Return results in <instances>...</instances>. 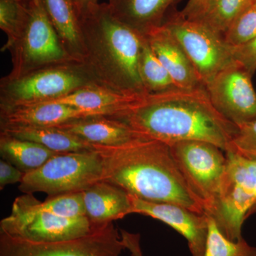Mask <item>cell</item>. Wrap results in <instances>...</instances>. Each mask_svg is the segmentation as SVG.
Segmentation results:
<instances>
[{
    "label": "cell",
    "mask_w": 256,
    "mask_h": 256,
    "mask_svg": "<svg viewBox=\"0 0 256 256\" xmlns=\"http://www.w3.org/2000/svg\"><path fill=\"white\" fill-rule=\"evenodd\" d=\"M108 117L126 124L143 139L170 146L204 141L225 152L238 131V126L215 108L206 89L148 94Z\"/></svg>",
    "instance_id": "cell-1"
},
{
    "label": "cell",
    "mask_w": 256,
    "mask_h": 256,
    "mask_svg": "<svg viewBox=\"0 0 256 256\" xmlns=\"http://www.w3.org/2000/svg\"><path fill=\"white\" fill-rule=\"evenodd\" d=\"M94 146L104 162V181L144 201L206 214L178 168L170 144L140 138L122 146Z\"/></svg>",
    "instance_id": "cell-2"
},
{
    "label": "cell",
    "mask_w": 256,
    "mask_h": 256,
    "mask_svg": "<svg viewBox=\"0 0 256 256\" xmlns=\"http://www.w3.org/2000/svg\"><path fill=\"white\" fill-rule=\"evenodd\" d=\"M85 58L96 82L122 95H148L140 74L144 35L121 22L108 4L98 3L78 14Z\"/></svg>",
    "instance_id": "cell-3"
},
{
    "label": "cell",
    "mask_w": 256,
    "mask_h": 256,
    "mask_svg": "<svg viewBox=\"0 0 256 256\" xmlns=\"http://www.w3.org/2000/svg\"><path fill=\"white\" fill-rule=\"evenodd\" d=\"M26 15L18 36L2 50L11 54L12 69L8 79L74 62L60 44L42 0H26Z\"/></svg>",
    "instance_id": "cell-4"
},
{
    "label": "cell",
    "mask_w": 256,
    "mask_h": 256,
    "mask_svg": "<svg viewBox=\"0 0 256 256\" xmlns=\"http://www.w3.org/2000/svg\"><path fill=\"white\" fill-rule=\"evenodd\" d=\"M98 85L84 64L56 66L15 79L2 78L0 109L44 104ZM99 86V85H98Z\"/></svg>",
    "instance_id": "cell-5"
},
{
    "label": "cell",
    "mask_w": 256,
    "mask_h": 256,
    "mask_svg": "<svg viewBox=\"0 0 256 256\" xmlns=\"http://www.w3.org/2000/svg\"><path fill=\"white\" fill-rule=\"evenodd\" d=\"M104 162L96 150L62 153L25 174L20 190L24 194L43 192L48 196L80 193L104 181Z\"/></svg>",
    "instance_id": "cell-6"
},
{
    "label": "cell",
    "mask_w": 256,
    "mask_h": 256,
    "mask_svg": "<svg viewBox=\"0 0 256 256\" xmlns=\"http://www.w3.org/2000/svg\"><path fill=\"white\" fill-rule=\"evenodd\" d=\"M226 166L220 193L208 216L214 220L224 236L232 242L242 240L248 214L256 203V161L233 152H226Z\"/></svg>",
    "instance_id": "cell-7"
},
{
    "label": "cell",
    "mask_w": 256,
    "mask_h": 256,
    "mask_svg": "<svg viewBox=\"0 0 256 256\" xmlns=\"http://www.w3.org/2000/svg\"><path fill=\"white\" fill-rule=\"evenodd\" d=\"M94 229L87 217L65 218L44 210L33 194L16 198L11 215L0 223V234L37 242L72 240Z\"/></svg>",
    "instance_id": "cell-8"
},
{
    "label": "cell",
    "mask_w": 256,
    "mask_h": 256,
    "mask_svg": "<svg viewBox=\"0 0 256 256\" xmlns=\"http://www.w3.org/2000/svg\"><path fill=\"white\" fill-rule=\"evenodd\" d=\"M162 26L183 47L205 87L217 74L236 62L232 47L226 43L222 34L204 24L185 18L181 12H173Z\"/></svg>",
    "instance_id": "cell-9"
},
{
    "label": "cell",
    "mask_w": 256,
    "mask_h": 256,
    "mask_svg": "<svg viewBox=\"0 0 256 256\" xmlns=\"http://www.w3.org/2000/svg\"><path fill=\"white\" fill-rule=\"evenodd\" d=\"M170 146L188 186L210 214L226 166L225 152L214 144L200 140L182 141Z\"/></svg>",
    "instance_id": "cell-10"
},
{
    "label": "cell",
    "mask_w": 256,
    "mask_h": 256,
    "mask_svg": "<svg viewBox=\"0 0 256 256\" xmlns=\"http://www.w3.org/2000/svg\"><path fill=\"white\" fill-rule=\"evenodd\" d=\"M124 250L114 223L64 242H32L0 234V256H120Z\"/></svg>",
    "instance_id": "cell-11"
},
{
    "label": "cell",
    "mask_w": 256,
    "mask_h": 256,
    "mask_svg": "<svg viewBox=\"0 0 256 256\" xmlns=\"http://www.w3.org/2000/svg\"><path fill=\"white\" fill-rule=\"evenodd\" d=\"M252 77L235 62L217 74L206 86L215 108L237 126L256 120V92Z\"/></svg>",
    "instance_id": "cell-12"
},
{
    "label": "cell",
    "mask_w": 256,
    "mask_h": 256,
    "mask_svg": "<svg viewBox=\"0 0 256 256\" xmlns=\"http://www.w3.org/2000/svg\"><path fill=\"white\" fill-rule=\"evenodd\" d=\"M130 197L131 213L150 216L170 226L186 239L192 256H204L210 232V217L206 214H200L178 205Z\"/></svg>",
    "instance_id": "cell-13"
},
{
    "label": "cell",
    "mask_w": 256,
    "mask_h": 256,
    "mask_svg": "<svg viewBox=\"0 0 256 256\" xmlns=\"http://www.w3.org/2000/svg\"><path fill=\"white\" fill-rule=\"evenodd\" d=\"M146 37L156 57L182 88L206 89L183 47L168 28L162 26Z\"/></svg>",
    "instance_id": "cell-14"
},
{
    "label": "cell",
    "mask_w": 256,
    "mask_h": 256,
    "mask_svg": "<svg viewBox=\"0 0 256 256\" xmlns=\"http://www.w3.org/2000/svg\"><path fill=\"white\" fill-rule=\"evenodd\" d=\"M182 0H109L111 13L144 36L161 28Z\"/></svg>",
    "instance_id": "cell-15"
},
{
    "label": "cell",
    "mask_w": 256,
    "mask_h": 256,
    "mask_svg": "<svg viewBox=\"0 0 256 256\" xmlns=\"http://www.w3.org/2000/svg\"><path fill=\"white\" fill-rule=\"evenodd\" d=\"M82 196L86 217L94 228L132 214L130 195L112 184L101 181L82 192Z\"/></svg>",
    "instance_id": "cell-16"
},
{
    "label": "cell",
    "mask_w": 256,
    "mask_h": 256,
    "mask_svg": "<svg viewBox=\"0 0 256 256\" xmlns=\"http://www.w3.org/2000/svg\"><path fill=\"white\" fill-rule=\"evenodd\" d=\"M94 114L56 102H44L35 105L0 109V122L2 126L56 127Z\"/></svg>",
    "instance_id": "cell-17"
},
{
    "label": "cell",
    "mask_w": 256,
    "mask_h": 256,
    "mask_svg": "<svg viewBox=\"0 0 256 256\" xmlns=\"http://www.w3.org/2000/svg\"><path fill=\"white\" fill-rule=\"evenodd\" d=\"M56 128L98 146H122L141 138L126 124L108 116L84 118Z\"/></svg>",
    "instance_id": "cell-18"
},
{
    "label": "cell",
    "mask_w": 256,
    "mask_h": 256,
    "mask_svg": "<svg viewBox=\"0 0 256 256\" xmlns=\"http://www.w3.org/2000/svg\"><path fill=\"white\" fill-rule=\"evenodd\" d=\"M42 2L62 46L74 62L82 64L85 50L74 0H42Z\"/></svg>",
    "instance_id": "cell-19"
},
{
    "label": "cell",
    "mask_w": 256,
    "mask_h": 256,
    "mask_svg": "<svg viewBox=\"0 0 256 256\" xmlns=\"http://www.w3.org/2000/svg\"><path fill=\"white\" fill-rule=\"evenodd\" d=\"M138 98H139L122 95L96 85L82 88L70 95L48 102L72 106L94 116H110L122 110Z\"/></svg>",
    "instance_id": "cell-20"
},
{
    "label": "cell",
    "mask_w": 256,
    "mask_h": 256,
    "mask_svg": "<svg viewBox=\"0 0 256 256\" xmlns=\"http://www.w3.org/2000/svg\"><path fill=\"white\" fill-rule=\"evenodd\" d=\"M1 131L20 139L38 143L60 154L95 150L94 144L56 127L2 126Z\"/></svg>",
    "instance_id": "cell-21"
},
{
    "label": "cell",
    "mask_w": 256,
    "mask_h": 256,
    "mask_svg": "<svg viewBox=\"0 0 256 256\" xmlns=\"http://www.w3.org/2000/svg\"><path fill=\"white\" fill-rule=\"evenodd\" d=\"M0 154L2 159L26 174L41 168L60 153L50 150L38 143L20 139L1 131Z\"/></svg>",
    "instance_id": "cell-22"
},
{
    "label": "cell",
    "mask_w": 256,
    "mask_h": 256,
    "mask_svg": "<svg viewBox=\"0 0 256 256\" xmlns=\"http://www.w3.org/2000/svg\"><path fill=\"white\" fill-rule=\"evenodd\" d=\"M140 68L148 94H164L183 89L174 82L160 62L146 36L143 42Z\"/></svg>",
    "instance_id": "cell-23"
},
{
    "label": "cell",
    "mask_w": 256,
    "mask_h": 256,
    "mask_svg": "<svg viewBox=\"0 0 256 256\" xmlns=\"http://www.w3.org/2000/svg\"><path fill=\"white\" fill-rule=\"evenodd\" d=\"M248 0H206L196 18L224 36L236 18L250 6Z\"/></svg>",
    "instance_id": "cell-24"
},
{
    "label": "cell",
    "mask_w": 256,
    "mask_h": 256,
    "mask_svg": "<svg viewBox=\"0 0 256 256\" xmlns=\"http://www.w3.org/2000/svg\"><path fill=\"white\" fill-rule=\"evenodd\" d=\"M210 232L204 256H256V248L244 238L232 242L220 232L214 220L210 216Z\"/></svg>",
    "instance_id": "cell-25"
},
{
    "label": "cell",
    "mask_w": 256,
    "mask_h": 256,
    "mask_svg": "<svg viewBox=\"0 0 256 256\" xmlns=\"http://www.w3.org/2000/svg\"><path fill=\"white\" fill-rule=\"evenodd\" d=\"M224 40L229 46H242L256 37V6L252 4L236 18L228 31L224 34Z\"/></svg>",
    "instance_id": "cell-26"
},
{
    "label": "cell",
    "mask_w": 256,
    "mask_h": 256,
    "mask_svg": "<svg viewBox=\"0 0 256 256\" xmlns=\"http://www.w3.org/2000/svg\"><path fill=\"white\" fill-rule=\"evenodd\" d=\"M26 15V0H0V28L12 42L21 30Z\"/></svg>",
    "instance_id": "cell-27"
},
{
    "label": "cell",
    "mask_w": 256,
    "mask_h": 256,
    "mask_svg": "<svg viewBox=\"0 0 256 256\" xmlns=\"http://www.w3.org/2000/svg\"><path fill=\"white\" fill-rule=\"evenodd\" d=\"M41 204L44 210L58 216L65 218L86 217L82 192L48 196L46 201L41 202Z\"/></svg>",
    "instance_id": "cell-28"
},
{
    "label": "cell",
    "mask_w": 256,
    "mask_h": 256,
    "mask_svg": "<svg viewBox=\"0 0 256 256\" xmlns=\"http://www.w3.org/2000/svg\"><path fill=\"white\" fill-rule=\"evenodd\" d=\"M228 151L256 161V120L238 126V133L230 142Z\"/></svg>",
    "instance_id": "cell-29"
},
{
    "label": "cell",
    "mask_w": 256,
    "mask_h": 256,
    "mask_svg": "<svg viewBox=\"0 0 256 256\" xmlns=\"http://www.w3.org/2000/svg\"><path fill=\"white\" fill-rule=\"evenodd\" d=\"M234 60L254 76L256 72V37L242 46L232 48Z\"/></svg>",
    "instance_id": "cell-30"
},
{
    "label": "cell",
    "mask_w": 256,
    "mask_h": 256,
    "mask_svg": "<svg viewBox=\"0 0 256 256\" xmlns=\"http://www.w3.org/2000/svg\"><path fill=\"white\" fill-rule=\"evenodd\" d=\"M25 173L5 160H0V190L14 184L21 183Z\"/></svg>",
    "instance_id": "cell-31"
},
{
    "label": "cell",
    "mask_w": 256,
    "mask_h": 256,
    "mask_svg": "<svg viewBox=\"0 0 256 256\" xmlns=\"http://www.w3.org/2000/svg\"><path fill=\"white\" fill-rule=\"evenodd\" d=\"M120 236L124 247L131 252L132 256H143L140 245V234L120 230Z\"/></svg>",
    "instance_id": "cell-32"
},
{
    "label": "cell",
    "mask_w": 256,
    "mask_h": 256,
    "mask_svg": "<svg viewBox=\"0 0 256 256\" xmlns=\"http://www.w3.org/2000/svg\"><path fill=\"white\" fill-rule=\"evenodd\" d=\"M206 0H188L182 14L190 20H194L201 12Z\"/></svg>",
    "instance_id": "cell-33"
},
{
    "label": "cell",
    "mask_w": 256,
    "mask_h": 256,
    "mask_svg": "<svg viewBox=\"0 0 256 256\" xmlns=\"http://www.w3.org/2000/svg\"><path fill=\"white\" fill-rule=\"evenodd\" d=\"M74 1L78 14L82 12V10L86 9L90 5L99 3L98 0H74Z\"/></svg>",
    "instance_id": "cell-34"
},
{
    "label": "cell",
    "mask_w": 256,
    "mask_h": 256,
    "mask_svg": "<svg viewBox=\"0 0 256 256\" xmlns=\"http://www.w3.org/2000/svg\"><path fill=\"white\" fill-rule=\"evenodd\" d=\"M255 214H256V203L255 204V205L252 206V208L250 210V212H248V214L246 220H248L249 217L252 216V215Z\"/></svg>",
    "instance_id": "cell-35"
},
{
    "label": "cell",
    "mask_w": 256,
    "mask_h": 256,
    "mask_svg": "<svg viewBox=\"0 0 256 256\" xmlns=\"http://www.w3.org/2000/svg\"><path fill=\"white\" fill-rule=\"evenodd\" d=\"M256 0H248L249 4L252 5L255 4Z\"/></svg>",
    "instance_id": "cell-36"
},
{
    "label": "cell",
    "mask_w": 256,
    "mask_h": 256,
    "mask_svg": "<svg viewBox=\"0 0 256 256\" xmlns=\"http://www.w3.org/2000/svg\"><path fill=\"white\" fill-rule=\"evenodd\" d=\"M254 5H256V3H255V4H254Z\"/></svg>",
    "instance_id": "cell-37"
}]
</instances>
